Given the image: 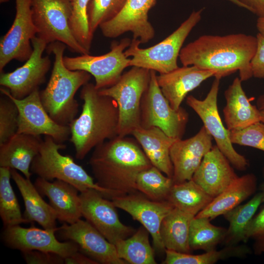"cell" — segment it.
I'll use <instances>...</instances> for the list:
<instances>
[{
	"label": "cell",
	"mask_w": 264,
	"mask_h": 264,
	"mask_svg": "<svg viewBox=\"0 0 264 264\" xmlns=\"http://www.w3.org/2000/svg\"><path fill=\"white\" fill-rule=\"evenodd\" d=\"M257 188V178L254 174L239 176L195 217L212 220L223 215L254 195Z\"/></svg>",
	"instance_id": "83f0119b"
},
{
	"label": "cell",
	"mask_w": 264,
	"mask_h": 264,
	"mask_svg": "<svg viewBox=\"0 0 264 264\" xmlns=\"http://www.w3.org/2000/svg\"><path fill=\"white\" fill-rule=\"evenodd\" d=\"M195 216L174 207L163 219L160 236L165 250L191 253L189 229Z\"/></svg>",
	"instance_id": "f1b7e54d"
},
{
	"label": "cell",
	"mask_w": 264,
	"mask_h": 264,
	"mask_svg": "<svg viewBox=\"0 0 264 264\" xmlns=\"http://www.w3.org/2000/svg\"><path fill=\"white\" fill-rule=\"evenodd\" d=\"M111 200L116 208L126 212L148 230L152 236L154 250L165 252L160 227L164 218L174 208L170 202L151 200L139 192L115 197Z\"/></svg>",
	"instance_id": "2e32d148"
},
{
	"label": "cell",
	"mask_w": 264,
	"mask_h": 264,
	"mask_svg": "<svg viewBox=\"0 0 264 264\" xmlns=\"http://www.w3.org/2000/svg\"><path fill=\"white\" fill-rule=\"evenodd\" d=\"M262 203V194L260 192L246 203L240 204L223 215L229 222L223 242L225 246L247 242L246 234L248 226Z\"/></svg>",
	"instance_id": "f546056e"
},
{
	"label": "cell",
	"mask_w": 264,
	"mask_h": 264,
	"mask_svg": "<svg viewBox=\"0 0 264 264\" xmlns=\"http://www.w3.org/2000/svg\"><path fill=\"white\" fill-rule=\"evenodd\" d=\"M25 262L28 264H63L65 258L51 252L31 250L22 252Z\"/></svg>",
	"instance_id": "b9f144b4"
},
{
	"label": "cell",
	"mask_w": 264,
	"mask_h": 264,
	"mask_svg": "<svg viewBox=\"0 0 264 264\" xmlns=\"http://www.w3.org/2000/svg\"><path fill=\"white\" fill-rule=\"evenodd\" d=\"M42 141L40 136L16 133L0 145V167L18 170L30 179V166Z\"/></svg>",
	"instance_id": "cb8c5ba5"
},
{
	"label": "cell",
	"mask_w": 264,
	"mask_h": 264,
	"mask_svg": "<svg viewBox=\"0 0 264 264\" xmlns=\"http://www.w3.org/2000/svg\"><path fill=\"white\" fill-rule=\"evenodd\" d=\"M263 172H264V171H263Z\"/></svg>",
	"instance_id": "f5cc1de1"
},
{
	"label": "cell",
	"mask_w": 264,
	"mask_h": 264,
	"mask_svg": "<svg viewBox=\"0 0 264 264\" xmlns=\"http://www.w3.org/2000/svg\"><path fill=\"white\" fill-rule=\"evenodd\" d=\"M35 186L42 196L46 197L60 221L72 224L81 219V203L79 192L71 184L63 180L50 181L38 177Z\"/></svg>",
	"instance_id": "603a6c76"
},
{
	"label": "cell",
	"mask_w": 264,
	"mask_h": 264,
	"mask_svg": "<svg viewBox=\"0 0 264 264\" xmlns=\"http://www.w3.org/2000/svg\"><path fill=\"white\" fill-rule=\"evenodd\" d=\"M213 198L193 179L173 185L167 200L174 207L196 216Z\"/></svg>",
	"instance_id": "4dcf8cb0"
},
{
	"label": "cell",
	"mask_w": 264,
	"mask_h": 264,
	"mask_svg": "<svg viewBox=\"0 0 264 264\" xmlns=\"http://www.w3.org/2000/svg\"><path fill=\"white\" fill-rule=\"evenodd\" d=\"M213 139L203 126L193 136L174 142L170 151L174 183L192 179L204 156L212 148Z\"/></svg>",
	"instance_id": "ffe728a7"
},
{
	"label": "cell",
	"mask_w": 264,
	"mask_h": 264,
	"mask_svg": "<svg viewBox=\"0 0 264 264\" xmlns=\"http://www.w3.org/2000/svg\"><path fill=\"white\" fill-rule=\"evenodd\" d=\"M66 264H98L85 254L77 251L65 258Z\"/></svg>",
	"instance_id": "ee69618b"
},
{
	"label": "cell",
	"mask_w": 264,
	"mask_h": 264,
	"mask_svg": "<svg viewBox=\"0 0 264 264\" xmlns=\"http://www.w3.org/2000/svg\"><path fill=\"white\" fill-rule=\"evenodd\" d=\"M230 137L232 144L264 152V124L261 121L244 128L230 131Z\"/></svg>",
	"instance_id": "ab89813d"
},
{
	"label": "cell",
	"mask_w": 264,
	"mask_h": 264,
	"mask_svg": "<svg viewBox=\"0 0 264 264\" xmlns=\"http://www.w3.org/2000/svg\"><path fill=\"white\" fill-rule=\"evenodd\" d=\"M132 135L138 142L153 166L172 178L173 166L171 160L170 149L175 139L167 135L157 127H139Z\"/></svg>",
	"instance_id": "4316f807"
},
{
	"label": "cell",
	"mask_w": 264,
	"mask_h": 264,
	"mask_svg": "<svg viewBox=\"0 0 264 264\" xmlns=\"http://www.w3.org/2000/svg\"><path fill=\"white\" fill-rule=\"evenodd\" d=\"M88 163L97 184L119 196L138 192L137 175L153 166L135 139L128 136L96 146Z\"/></svg>",
	"instance_id": "7a4b0ae2"
},
{
	"label": "cell",
	"mask_w": 264,
	"mask_h": 264,
	"mask_svg": "<svg viewBox=\"0 0 264 264\" xmlns=\"http://www.w3.org/2000/svg\"><path fill=\"white\" fill-rule=\"evenodd\" d=\"M127 0H91L88 14L89 28L93 35L99 26L109 21L122 11Z\"/></svg>",
	"instance_id": "74e56055"
},
{
	"label": "cell",
	"mask_w": 264,
	"mask_h": 264,
	"mask_svg": "<svg viewBox=\"0 0 264 264\" xmlns=\"http://www.w3.org/2000/svg\"><path fill=\"white\" fill-rule=\"evenodd\" d=\"M10 169L0 167V217L4 227L28 223L10 182Z\"/></svg>",
	"instance_id": "e575fe53"
},
{
	"label": "cell",
	"mask_w": 264,
	"mask_h": 264,
	"mask_svg": "<svg viewBox=\"0 0 264 264\" xmlns=\"http://www.w3.org/2000/svg\"><path fill=\"white\" fill-rule=\"evenodd\" d=\"M261 192L262 194L263 203L264 202V183H262L260 187Z\"/></svg>",
	"instance_id": "f907efd6"
},
{
	"label": "cell",
	"mask_w": 264,
	"mask_h": 264,
	"mask_svg": "<svg viewBox=\"0 0 264 264\" xmlns=\"http://www.w3.org/2000/svg\"><path fill=\"white\" fill-rule=\"evenodd\" d=\"M225 156L215 145L205 155L192 179L214 198L239 176Z\"/></svg>",
	"instance_id": "44dd1931"
},
{
	"label": "cell",
	"mask_w": 264,
	"mask_h": 264,
	"mask_svg": "<svg viewBox=\"0 0 264 264\" xmlns=\"http://www.w3.org/2000/svg\"><path fill=\"white\" fill-rule=\"evenodd\" d=\"M215 75L212 70L195 66H183L169 72L156 75V79L163 94L171 107L178 110L189 92Z\"/></svg>",
	"instance_id": "7402d4cb"
},
{
	"label": "cell",
	"mask_w": 264,
	"mask_h": 264,
	"mask_svg": "<svg viewBox=\"0 0 264 264\" xmlns=\"http://www.w3.org/2000/svg\"><path fill=\"white\" fill-rule=\"evenodd\" d=\"M48 53L55 56L53 67L46 88L40 91V99L45 110L56 122L68 125L75 118L79 104L74 98L77 90L91 78L84 70H71L63 62L66 45L60 42L49 44Z\"/></svg>",
	"instance_id": "277c9868"
},
{
	"label": "cell",
	"mask_w": 264,
	"mask_h": 264,
	"mask_svg": "<svg viewBox=\"0 0 264 264\" xmlns=\"http://www.w3.org/2000/svg\"><path fill=\"white\" fill-rule=\"evenodd\" d=\"M31 44L32 53L23 65L12 72L0 73V86L16 99L25 98L39 89L45 82L51 66L49 57L43 56L47 43L36 36L31 40Z\"/></svg>",
	"instance_id": "4fadbf2b"
},
{
	"label": "cell",
	"mask_w": 264,
	"mask_h": 264,
	"mask_svg": "<svg viewBox=\"0 0 264 264\" xmlns=\"http://www.w3.org/2000/svg\"><path fill=\"white\" fill-rule=\"evenodd\" d=\"M131 41L125 38L118 42H113L110 50L100 56L87 54L75 57L64 56L63 62L70 70H84L92 75L97 89L107 88L114 84L124 70L130 66L131 59L125 55V51Z\"/></svg>",
	"instance_id": "30bf717a"
},
{
	"label": "cell",
	"mask_w": 264,
	"mask_h": 264,
	"mask_svg": "<svg viewBox=\"0 0 264 264\" xmlns=\"http://www.w3.org/2000/svg\"><path fill=\"white\" fill-rule=\"evenodd\" d=\"M247 10L256 14L258 17L264 16V0H240Z\"/></svg>",
	"instance_id": "f6af8a7d"
},
{
	"label": "cell",
	"mask_w": 264,
	"mask_h": 264,
	"mask_svg": "<svg viewBox=\"0 0 264 264\" xmlns=\"http://www.w3.org/2000/svg\"><path fill=\"white\" fill-rule=\"evenodd\" d=\"M0 90L1 93L10 98L18 108L17 133L49 136L59 143H63L68 139L71 134L69 126L58 124L51 118L42 104L39 89L21 99L13 97L4 87L1 88Z\"/></svg>",
	"instance_id": "7c38bea8"
},
{
	"label": "cell",
	"mask_w": 264,
	"mask_h": 264,
	"mask_svg": "<svg viewBox=\"0 0 264 264\" xmlns=\"http://www.w3.org/2000/svg\"><path fill=\"white\" fill-rule=\"evenodd\" d=\"M202 11L203 9L193 11L171 34L151 47L141 48L139 40L132 39L125 51L127 57H132L130 66L153 70L159 74L166 73L178 67L177 61L183 43L200 21Z\"/></svg>",
	"instance_id": "8992f818"
},
{
	"label": "cell",
	"mask_w": 264,
	"mask_h": 264,
	"mask_svg": "<svg viewBox=\"0 0 264 264\" xmlns=\"http://www.w3.org/2000/svg\"><path fill=\"white\" fill-rule=\"evenodd\" d=\"M80 198L82 217L113 244L136 231L120 221L112 201L97 190L88 189L80 192Z\"/></svg>",
	"instance_id": "9a60e30c"
},
{
	"label": "cell",
	"mask_w": 264,
	"mask_h": 264,
	"mask_svg": "<svg viewBox=\"0 0 264 264\" xmlns=\"http://www.w3.org/2000/svg\"><path fill=\"white\" fill-rule=\"evenodd\" d=\"M9 0H0V3H4L7 2Z\"/></svg>",
	"instance_id": "816d5d0a"
},
{
	"label": "cell",
	"mask_w": 264,
	"mask_h": 264,
	"mask_svg": "<svg viewBox=\"0 0 264 264\" xmlns=\"http://www.w3.org/2000/svg\"><path fill=\"white\" fill-rule=\"evenodd\" d=\"M66 148L63 143H59L51 137L45 136L39 153L31 163V173L50 181L63 180L74 186L80 192L93 189L110 200L119 196L116 193L99 186L71 156L62 154L59 151Z\"/></svg>",
	"instance_id": "5b68a950"
},
{
	"label": "cell",
	"mask_w": 264,
	"mask_h": 264,
	"mask_svg": "<svg viewBox=\"0 0 264 264\" xmlns=\"http://www.w3.org/2000/svg\"><path fill=\"white\" fill-rule=\"evenodd\" d=\"M33 20L37 36L47 44H64L74 52L89 54L78 42L70 25L71 0H31Z\"/></svg>",
	"instance_id": "ba28073f"
},
{
	"label": "cell",
	"mask_w": 264,
	"mask_h": 264,
	"mask_svg": "<svg viewBox=\"0 0 264 264\" xmlns=\"http://www.w3.org/2000/svg\"><path fill=\"white\" fill-rule=\"evenodd\" d=\"M257 47L251 61L253 76L264 78V37L258 33L256 35Z\"/></svg>",
	"instance_id": "7bdbcfd3"
},
{
	"label": "cell",
	"mask_w": 264,
	"mask_h": 264,
	"mask_svg": "<svg viewBox=\"0 0 264 264\" xmlns=\"http://www.w3.org/2000/svg\"><path fill=\"white\" fill-rule=\"evenodd\" d=\"M56 231L36 227L24 228L20 225L5 227L2 234L4 242L9 247L21 252L39 250L56 253L66 258L78 251L73 242H60Z\"/></svg>",
	"instance_id": "d6986e66"
},
{
	"label": "cell",
	"mask_w": 264,
	"mask_h": 264,
	"mask_svg": "<svg viewBox=\"0 0 264 264\" xmlns=\"http://www.w3.org/2000/svg\"><path fill=\"white\" fill-rule=\"evenodd\" d=\"M80 97L84 102L82 110L69 125V140L76 158L82 160L98 145L118 136L119 118L115 101L100 94L94 84L84 85Z\"/></svg>",
	"instance_id": "3957f363"
},
{
	"label": "cell",
	"mask_w": 264,
	"mask_h": 264,
	"mask_svg": "<svg viewBox=\"0 0 264 264\" xmlns=\"http://www.w3.org/2000/svg\"><path fill=\"white\" fill-rule=\"evenodd\" d=\"M258 106L259 110L264 109V95L260 97L258 100Z\"/></svg>",
	"instance_id": "c3c4849f"
},
{
	"label": "cell",
	"mask_w": 264,
	"mask_h": 264,
	"mask_svg": "<svg viewBox=\"0 0 264 264\" xmlns=\"http://www.w3.org/2000/svg\"><path fill=\"white\" fill-rule=\"evenodd\" d=\"M11 178L14 181L23 198L25 210L23 217L29 223L37 222L44 229L56 232V213L46 202L30 179L22 176L17 171L10 169Z\"/></svg>",
	"instance_id": "d4e9b609"
},
{
	"label": "cell",
	"mask_w": 264,
	"mask_h": 264,
	"mask_svg": "<svg viewBox=\"0 0 264 264\" xmlns=\"http://www.w3.org/2000/svg\"><path fill=\"white\" fill-rule=\"evenodd\" d=\"M261 114V122L264 124V109L260 110Z\"/></svg>",
	"instance_id": "681fc988"
},
{
	"label": "cell",
	"mask_w": 264,
	"mask_h": 264,
	"mask_svg": "<svg viewBox=\"0 0 264 264\" xmlns=\"http://www.w3.org/2000/svg\"><path fill=\"white\" fill-rule=\"evenodd\" d=\"M220 79L215 78L210 89L203 100L193 95L186 98L187 105L198 115L208 132L216 143V146L236 169H247L248 161L238 153L233 146L230 137V131L223 125L217 106V98Z\"/></svg>",
	"instance_id": "8fae6325"
},
{
	"label": "cell",
	"mask_w": 264,
	"mask_h": 264,
	"mask_svg": "<svg viewBox=\"0 0 264 264\" xmlns=\"http://www.w3.org/2000/svg\"><path fill=\"white\" fill-rule=\"evenodd\" d=\"M16 15L13 24L0 39V72L12 60L27 61L33 52L31 40L37 36L31 0H16Z\"/></svg>",
	"instance_id": "5bb4252c"
},
{
	"label": "cell",
	"mask_w": 264,
	"mask_h": 264,
	"mask_svg": "<svg viewBox=\"0 0 264 264\" xmlns=\"http://www.w3.org/2000/svg\"><path fill=\"white\" fill-rule=\"evenodd\" d=\"M228 0L232 2L233 3L237 5V6L239 7L244 8L247 10V7L243 3H242L240 0Z\"/></svg>",
	"instance_id": "7dc6e473"
},
{
	"label": "cell",
	"mask_w": 264,
	"mask_h": 264,
	"mask_svg": "<svg viewBox=\"0 0 264 264\" xmlns=\"http://www.w3.org/2000/svg\"><path fill=\"white\" fill-rule=\"evenodd\" d=\"M251 252L244 245L225 246L220 250H213L201 254L181 253L165 250L163 264H214L220 260L230 258H243Z\"/></svg>",
	"instance_id": "d6a6232c"
},
{
	"label": "cell",
	"mask_w": 264,
	"mask_h": 264,
	"mask_svg": "<svg viewBox=\"0 0 264 264\" xmlns=\"http://www.w3.org/2000/svg\"><path fill=\"white\" fill-rule=\"evenodd\" d=\"M173 184L172 178L154 166L139 173L135 182L137 191L154 201L167 200Z\"/></svg>",
	"instance_id": "d590c367"
},
{
	"label": "cell",
	"mask_w": 264,
	"mask_h": 264,
	"mask_svg": "<svg viewBox=\"0 0 264 264\" xmlns=\"http://www.w3.org/2000/svg\"><path fill=\"white\" fill-rule=\"evenodd\" d=\"M210 221L205 217H195L192 219L189 229V244L192 251L215 250L223 242L227 229L214 225Z\"/></svg>",
	"instance_id": "836d02e7"
},
{
	"label": "cell",
	"mask_w": 264,
	"mask_h": 264,
	"mask_svg": "<svg viewBox=\"0 0 264 264\" xmlns=\"http://www.w3.org/2000/svg\"><path fill=\"white\" fill-rule=\"evenodd\" d=\"M151 79V70L132 66L113 85L99 89L100 94L113 98L119 111L118 136L132 135L140 127V107Z\"/></svg>",
	"instance_id": "52a82bcc"
},
{
	"label": "cell",
	"mask_w": 264,
	"mask_h": 264,
	"mask_svg": "<svg viewBox=\"0 0 264 264\" xmlns=\"http://www.w3.org/2000/svg\"><path fill=\"white\" fill-rule=\"evenodd\" d=\"M149 232L143 226L130 237L114 245L119 257L127 264H155L154 249L149 241Z\"/></svg>",
	"instance_id": "1f68e13d"
},
{
	"label": "cell",
	"mask_w": 264,
	"mask_h": 264,
	"mask_svg": "<svg viewBox=\"0 0 264 264\" xmlns=\"http://www.w3.org/2000/svg\"><path fill=\"white\" fill-rule=\"evenodd\" d=\"M156 0H127L119 14L99 26L103 35L109 38H117L127 32L132 33L133 39L141 44L154 38L155 31L148 20L149 10Z\"/></svg>",
	"instance_id": "ac0fdd59"
},
{
	"label": "cell",
	"mask_w": 264,
	"mask_h": 264,
	"mask_svg": "<svg viewBox=\"0 0 264 264\" xmlns=\"http://www.w3.org/2000/svg\"><path fill=\"white\" fill-rule=\"evenodd\" d=\"M0 99V145L17 132L19 110L13 101L6 95Z\"/></svg>",
	"instance_id": "f35d334b"
},
{
	"label": "cell",
	"mask_w": 264,
	"mask_h": 264,
	"mask_svg": "<svg viewBox=\"0 0 264 264\" xmlns=\"http://www.w3.org/2000/svg\"><path fill=\"white\" fill-rule=\"evenodd\" d=\"M257 43L256 36L243 33L203 35L182 47L179 58L183 66L212 70L219 79L239 71L245 81L253 77L251 61Z\"/></svg>",
	"instance_id": "6da1fadb"
},
{
	"label": "cell",
	"mask_w": 264,
	"mask_h": 264,
	"mask_svg": "<svg viewBox=\"0 0 264 264\" xmlns=\"http://www.w3.org/2000/svg\"><path fill=\"white\" fill-rule=\"evenodd\" d=\"M236 77L225 91L226 105L223 112L226 128L229 130L245 128L261 121L260 110L253 105Z\"/></svg>",
	"instance_id": "484cf974"
},
{
	"label": "cell",
	"mask_w": 264,
	"mask_h": 264,
	"mask_svg": "<svg viewBox=\"0 0 264 264\" xmlns=\"http://www.w3.org/2000/svg\"><path fill=\"white\" fill-rule=\"evenodd\" d=\"M246 241H253L255 255L264 253V206L255 214L251 221L246 234Z\"/></svg>",
	"instance_id": "60d3db41"
},
{
	"label": "cell",
	"mask_w": 264,
	"mask_h": 264,
	"mask_svg": "<svg viewBox=\"0 0 264 264\" xmlns=\"http://www.w3.org/2000/svg\"><path fill=\"white\" fill-rule=\"evenodd\" d=\"M59 239L75 243L78 251L98 264H126L117 254L115 246L87 220L64 224L56 232Z\"/></svg>",
	"instance_id": "e0dca14e"
},
{
	"label": "cell",
	"mask_w": 264,
	"mask_h": 264,
	"mask_svg": "<svg viewBox=\"0 0 264 264\" xmlns=\"http://www.w3.org/2000/svg\"><path fill=\"white\" fill-rule=\"evenodd\" d=\"M258 33L264 37V16L259 17L256 23Z\"/></svg>",
	"instance_id": "bcb514c9"
},
{
	"label": "cell",
	"mask_w": 264,
	"mask_h": 264,
	"mask_svg": "<svg viewBox=\"0 0 264 264\" xmlns=\"http://www.w3.org/2000/svg\"><path fill=\"white\" fill-rule=\"evenodd\" d=\"M156 72L151 70L149 86L144 93L140 107V127H155L175 139H182L188 121V113L183 108L174 109L163 94L156 79Z\"/></svg>",
	"instance_id": "9c48e42d"
},
{
	"label": "cell",
	"mask_w": 264,
	"mask_h": 264,
	"mask_svg": "<svg viewBox=\"0 0 264 264\" xmlns=\"http://www.w3.org/2000/svg\"><path fill=\"white\" fill-rule=\"evenodd\" d=\"M91 0H71L70 25L78 42L89 52L93 35L89 28L88 9Z\"/></svg>",
	"instance_id": "8d00e7d4"
}]
</instances>
